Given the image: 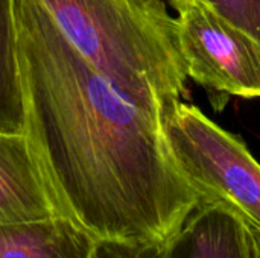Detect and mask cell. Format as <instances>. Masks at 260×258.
<instances>
[{"instance_id":"obj_1","label":"cell","mask_w":260,"mask_h":258,"mask_svg":"<svg viewBox=\"0 0 260 258\" xmlns=\"http://www.w3.org/2000/svg\"><path fill=\"white\" fill-rule=\"evenodd\" d=\"M24 135L67 214L99 240L161 243L200 204L165 120L64 38L38 0H14Z\"/></svg>"},{"instance_id":"obj_2","label":"cell","mask_w":260,"mask_h":258,"mask_svg":"<svg viewBox=\"0 0 260 258\" xmlns=\"http://www.w3.org/2000/svg\"><path fill=\"white\" fill-rule=\"evenodd\" d=\"M64 38L146 111L166 117L187 73L165 0H38Z\"/></svg>"},{"instance_id":"obj_3","label":"cell","mask_w":260,"mask_h":258,"mask_svg":"<svg viewBox=\"0 0 260 258\" xmlns=\"http://www.w3.org/2000/svg\"><path fill=\"white\" fill-rule=\"evenodd\" d=\"M165 128L200 202L222 205L260 234V164L247 144L184 102L166 117Z\"/></svg>"},{"instance_id":"obj_4","label":"cell","mask_w":260,"mask_h":258,"mask_svg":"<svg viewBox=\"0 0 260 258\" xmlns=\"http://www.w3.org/2000/svg\"><path fill=\"white\" fill-rule=\"evenodd\" d=\"M187 76L212 91L260 97V41L206 0H169Z\"/></svg>"},{"instance_id":"obj_5","label":"cell","mask_w":260,"mask_h":258,"mask_svg":"<svg viewBox=\"0 0 260 258\" xmlns=\"http://www.w3.org/2000/svg\"><path fill=\"white\" fill-rule=\"evenodd\" d=\"M148 258H259L253 230L218 204L200 202Z\"/></svg>"},{"instance_id":"obj_6","label":"cell","mask_w":260,"mask_h":258,"mask_svg":"<svg viewBox=\"0 0 260 258\" xmlns=\"http://www.w3.org/2000/svg\"><path fill=\"white\" fill-rule=\"evenodd\" d=\"M56 216L70 217L37 164L24 132H0V224Z\"/></svg>"},{"instance_id":"obj_7","label":"cell","mask_w":260,"mask_h":258,"mask_svg":"<svg viewBox=\"0 0 260 258\" xmlns=\"http://www.w3.org/2000/svg\"><path fill=\"white\" fill-rule=\"evenodd\" d=\"M96 240L64 216L0 224V258H90Z\"/></svg>"},{"instance_id":"obj_8","label":"cell","mask_w":260,"mask_h":258,"mask_svg":"<svg viewBox=\"0 0 260 258\" xmlns=\"http://www.w3.org/2000/svg\"><path fill=\"white\" fill-rule=\"evenodd\" d=\"M0 132H24L14 0H0Z\"/></svg>"},{"instance_id":"obj_9","label":"cell","mask_w":260,"mask_h":258,"mask_svg":"<svg viewBox=\"0 0 260 258\" xmlns=\"http://www.w3.org/2000/svg\"><path fill=\"white\" fill-rule=\"evenodd\" d=\"M221 15L260 41V0H206Z\"/></svg>"},{"instance_id":"obj_10","label":"cell","mask_w":260,"mask_h":258,"mask_svg":"<svg viewBox=\"0 0 260 258\" xmlns=\"http://www.w3.org/2000/svg\"><path fill=\"white\" fill-rule=\"evenodd\" d=\"M157 243H133L122 240H96L90 258H148Z\"/></svg>"},{"instance_id":"obj_11","label":"cell","mask_w":260,"mask_h":258,"mask_svg":"<svg viewBox=\"0 0 260 258\" xmlns=\"http://www.w3.org/2000/svg\"><path fill=\"white\" fill-rule=\"evenodd\" d=\"M253 233H254V239H256V246H257V255L260 258V234L257 231H254L253 230Z\"/></svg>"}]
</instances>
